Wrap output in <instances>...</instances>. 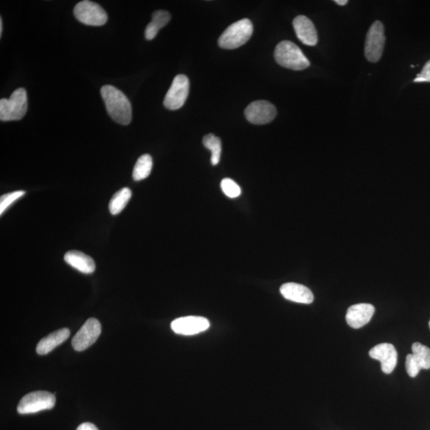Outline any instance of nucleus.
I'll return each mask as SVG.
<instances>
[{
	"mask_svg": "<svg viewBox=\"0 0 430 430\" xmlns=\"http://www.w3.org/2000/svg\"><path fill=\"white\" fill-rule=\"evenodd\" d=\"M190 90L188 77L183 75H177L167 91L164 104L169 110H177L185 106Z\"/></svg>",
	"mask_w": 430,
	"mask_h": 430,
	"instance_id": "6e6552de",
	"label": "nucleus"
},
{
	"mask_svg": "<svg viewBox=\"0 0 430 430\" xmlns=\"http://www.w3.org/2000/svg\"><path fill=\"white\" fill-rule=\"evenodd\" d=\"M429 328H430V321H429Z\"/></svg>",
	"mask_w": 430,
	"mask_h": 430,
	"instance_id": "c756f323",
	"label": "nucleus"
},
{
	"mask_svg": "<svg viewBox=\"0 0 430 430\" xmlns=\"http://www.w3.org/2000/svg\"><path fill=\"white\" fill-rule=\"evenodd\" d=\"M64 260L67 264L82 272V274H91L96 270L95 262L93 259L81 251L71 250L67 252Z\"/></svg>",
	"mask_w": 430,
	"mask_h": 430,
	"instance_id": "dca6fc26",
	"label": "nucleus"
},
{
	"mask_svg": "<svg viewBox=\"0 0 430 430\" xmlns=\"http://www.w3.org/2000/svg\"><path fill=\"white\" fill-rule=\"evenodd\" d=\"M71 331L68 328H62L57 330V331L47 335L44 339L39 341L38 345H37L36 351L40 355H45L53 350L57 346H59L63 342L69 338Z\"/></svg>",
	"mask_w": 430,
	"mask_h": 430,
	"instance_id": "f3484780",
	"label": "nucleus"
},
{
	"mask_svg": "<svg viewBox=\"0 0 430 430\" xmlns=\"http://www.w3.org/2000/svg\"><path fill=\"white\" fill-rule=\"evenodd\" d=\"M102 333V325L95 318H90L83 324L72 339L73 349L85 350L96 342Z\"/></svg>",
	"mask_w": 430,
	"mask_h": 430,
	"instance_id": "1a4fd4ad",
	"label": "nucleus"
},
{
	"mask_svg": "<svg viewBox=\"0 0 430 430\" xmlns=\"http://www.w3.org/2000/svg\"><path fill=\"white\" fill-rule=\"evenodd\" d=\"M171 15L166 10H156L153 14V20L147 26L145 30V38L147 40H153L158 34L160 30L169 23Z\"/></svg>",
	"mask_w": 430,
	"mask_h": 430,
	"instance_id": "a211bd4d",
	"label": "nucleus"
},
{
	"mask_svg": "<svg viewBox=\"0 0 430 430\" xmlns=\"http://www.w3.org/2000/svg\"><path fill=\"white\" fill-rule=\"evenodd\" d=\"M386 41L384 26L380 21H375L371 26L366 35L365 56L371 62H379L384 52Z\"/></svg>",
	"mask_w": 430,
	"mask_h": 430,
	"instance_id": "423d86ee",
	"label": "nucleus"
},
{
	"mask_svg": "<svg viewBox=\"0 0 430 430\" xmlns=\"http://www.w3.org/2000/svg\"><path fill=\"white\" fill-rule=\"evenodd\" d=\"M132 198V191L128 187L120 189L114 194L109 202V212L113 215L119 214L127 206L130 198Z\"/></svg>",
	"mask_w": 430,
	"mask_h": 430,
	"instance_id": "6ab92c4d",
	"label": "nucleus"
},
{
	"mask_svg": "<svg viewBox=\"0 0 430 430\" xmlns=\"http://www.w3.org/2000/svg\"><path fill=\"white\" fill-rule=\"evenodd\" d=\"M221 188L225 195L230 198H238L242 193L237 183L229 178H225L222 180Z\"/></svg>",
	"mask_w": 430,
	"mask_h": 430,
	"instance_id": "5701e85b",
	"label": "nucleus"
},
{
	"mask_svg": "<svg viewBox=\"0 0 430 430\" xmlns=\"http://www.w3.org/2000/svg\"><path fill=\"white\" fill-rule=\"evenodd\" d=\"M3 34V19L0 18V37L2 36Z\"/></svg>",
	"mask_w": 430,
	"mask_h": 430,
	"instance_id": "c85d7f7f",
	"label": "nucleus"
},
{
	"mask_svg": "<svg viewBox=\"0 0 430 430\" xmlns=\"http://www.w3.org/2000/svg\"><path fill=\"white\" fill-rule=\"evenodd\" d=\"M76 19L80 22L88 26H103L107 23L108 15L99 4L84 0L78 3L73 9Z\"/></svg>",
	"mask_w": 430,
	"mask_h": 430,
	"instance_id": "0eeeda50",
	"label": "nucleus"
},
{
	"mask_svg": "<svg viewBox=\"0 0 430 430\" xmlns=\"http://www.w3.org/2000/svg\"><path fill=\"white\" fill-rule=\"evenodd\" d=\"M203 143L205 148L212 151V164L214 166H216L220 161V158H221V140L218 136L211 133L204 136Z\"/></svg>",
	"mask_w": 430,
	"mask_h": 430,
	"instance_id": "4be33fe9",
	"label": "nucleus"
},
{
	"mask_svg": "<svg viewBox=\"0 0 430 430\" xmlns=\"http://www.w3.org/2000/svg\"><path fill=\"white\" fill-rule=\"evenodd\" d=\"M77 430H98L93 424L90 422L82 423L77 427Z\"/></svg>",
	"mask_w": 430,
	"mask_h": 430,
	"instance_id": "bb28decb",
	"label": "nucleus"
},
{
	"mask_svg": "<svg viewBox=\"0 0 430 430\" xmlns=\"http://www.w3.org/2000/svg\"><path fill=\"white\" fill-rule=\"evenodd\" d=\"M245 116L248 122L254 124H269L277 116V109L269 102L256 101L249 104L245 109Z\"/></svg>",
	"mask_w": 430,
	"mask_h": 430,
	"instance_id": "9d476101",
	"label": "nucleus"
},
{
	"mask_svg": "<svg viewBox=\"0 0 430 430\" xmlns=\"http://www.w3.org/2000/svg\"><path fill=\"white\" fill-rule=\"evenodd\" d=\"M375 311L371 303H357L348 309L346 321L350 328L359 329L370 322Z\"/></svg>",
	"mask_w": 430,
	"mask_h": 430,
	"instance_id": "ddd939ff",
	"label": "nucleus"
},
{
	"mask_svg": "<svg viewBox=\"0 0 430 430\" xmlns=\"http://www.w3.org/2000/svg\"><path fill=\"white\" fill-rule=\"evenodd\" d=\"M406 368L408 375L411 377H415L421 371L416 362L414 361L412 354H409L406 356Z\"/></svg>",
	"mask_w": 430,
	"mask_h": 430,
	"instance_id": "393cba45",
	"label": "nucleus"
},
{
	"mask_svg": "<svg viewBox=\"0 0 430 430\" xmlns=\"http://www.w3.org/2000/svg\"><path fill=\"white\" fill-rule=\"evenodd\" d=\"M335 3H337L339 6H344L348 1V0H335Z\"/></svg>",
	"mask_w": 430,
	"mask_h": 430,
	"instance_id": "cd10ccee",
	"label": "nucleus"
},
{
	"mask_svg": "<svg viewBox=\"0 0 430 430\" xmlns=\"http://www.w3.org/2000/svg\"><path fill=\"white\" fill-rule=\"evenodd\" d=\"M253 32L251 21L248 19H241L225 30L219 37L218 45L223 49H237L247 43Z\"/></svg>",
	"mask_w": 430,
	"mask_h": 430,
	"instance_id": "7ed1b4c3",
	"label": "nucleus"
},
{
	"mask_svg": "<svg viewBox=\"0 0 430 430\" xmlns=\"http://www.w3.org/2000/svg\"><path fill=\"white\" fill-rule=\"evenodd\" d=\"M153 169V159L149 154L141 156L138 161H136L133 172V178L135 181H140L148 178Z\"/></svg>",
	"mask_w": 430,
	"mask_h": 430,
	"instance_id": "aec40b11",
	"label": "nucleus"
},
{
	"mask_svg": "<svg viewBox=\"0 0 430 430\" xmlns=\"http://www.w3.org/2000/svg\"><path fill=\"white\" fill-rule=\"evenodd\" d=\"M28 107L27 91L24 88L15 91L9 99L0 100V120L12 122L23 119Z\"/></svg>",
	"mask_w": 430,
	"mask_h": 430,
	"instance_id": "20e7f679",
	"label": "nucleus"
},
{
	"mask_svg": "<svg viewBox=\"0 0 430 430\" xmlns=\"http://www.w3.org/2000/svg\"><path fill=\"white\" fill-rule=\"evenodd\" d=\"M101 94L109 116L114 122L122 125L132 122V106L124 93L107 85L102 86Z\"/></svg>",
	"mask_w": 430,
	"mask_h": 430,
	"instance_id": "f257e3e1",
	"label": "nucleus"
},
{
	"mask_svg": "<svg viewBox=\"0 0 430 430\" xmlns=\"http://www.w3.org/2000/svg\"><path fill=\"white\" fill-rule=\"evenodd\" d=\"M55 395L50 392H31L20 400L17 411L20 414H30L41 411L51 410L55 406Z\"/></svg>",
	"mask_w": 430,
	"mask_h": 430,
	"instance_id": "39448f33",
	"label": "nucleus"
},
{
	"mask_svg": "<svg viewBox=\"0 0 430 430\" xmlns=\"http://www.w3.org/2000/svg\"><path fill=\"white\" fill-rule=\"evenodd\" d=\"M292 25L298 39L302 44L309 46L317 44V31L310 19L305 15H299L293 20Z\"/></svg>",
	"mask_w": 430,
	"mask_h": 430,
	"instance_id": "4468645a",
	"label": "nucleus"
},
{
	"mask_svg": "<svg viewBox=\"0 0 430 430\" xmlns=\"http://www.w3.org/2000/svg\"><path fill=\"white\" fill-rule=\"evenodd\" d=\"M25 193L24 191H17L2 196L0 198V214L2 215L12 203L18 200L21 197H23Z\"/></svg>",
	"mask_w": 430,
	"mask_h": 430,
	"instance_id": "b1692460",
	"label": "nucleus"
},
{
	"mask_svg": "<svg viewBox=\"0 0 430 430\" xmlns=\"http://www.w3.org/2000/svg\"><path fill=\"white\" fill-rule=\"evenodd\" d=\"M414 82H430V60L424 66L422 71L418 73Z\"/></svg>",
	"mask_w": 430,
	"mask_h": 430,
	"instance_id": "a878e982",
	"label": "nucleus"
},
{
	"mask_svg": "<svg viewBox=\"0 0 430 430\" xmlns=\"http://www.w3.org/2000/svg\"><path fill=\"white\" fill-rule=\"evenodd\" d=\"M209 321L202 317H185L175 319L171 324L172 331L183 335H194L207 331Z\"/></svg>",
	"mask_w": 430,
	"mask_h": 430,
	"instance_id": "9b49d317",
	"label": "nucleus"
},
{
	"mask_svg": "<svg viewBox=\"0 0 430 430\" xmlns=\"http://www.w3.org/2000/svg\"><path fill=\"white\" fill-rule=\"evenodd\" d=\"M276 62L280 66L293 71H303L310 66L302 50L290 41H282L274 51Z\"/></svg>",
	"mask_w": 430,
	"mask_h": 430,
	"instance_id": "f03ea898",
	"label": "nucleus"
},
{
	"mask_svg": "<svg viewBox=\"0 0 430 430\" xmlns=\"http://www.w3.org/2000/svg\"><path fill=\"white\" fill-rule=\"evenodd\" d=\"M281 295L286 300L309 305L314 301L312 292L305 286L297 283H286L280 288Z\"/></svg>",
	"mask_w": 430,
	"mask_h": 430,
	"instance_id": "2eb2a0df",
	"label": "nucleus"
},
{
	"mask_svg": "<svg viewBox=\"0 0 430 430\" xmlns=\"http://www.w3.org/2000/svg\"><path fill=\"white\" fill-rule=\"evenodd\" d=\"M369 355L372 359L380 361L382 371L385 374H391L395 370L398 353L394 345L386 343L376 345L370 350Z\"/></svg>",
	"mask_w": 430,
	"mask_h": 430,
	"instance_id": "f8f14e48",
	"label": "nucleus"
},
{
	"mask_svg": "<svg viewBox=\"0 0 430 430\" xmlns=\"http://www.w3.org/2000/svg\"><path fill=\"white\" fill-rule=\"evenodd\" d=\"M412 355L419 368L424 370L430 369V349L420 343L412 345Z\"/></svg>",
	"mask_w": 430,
	"mask_h": 430,
	"instance_id": "412c9836",
	"label": "nucleus"
}]
</instances>
